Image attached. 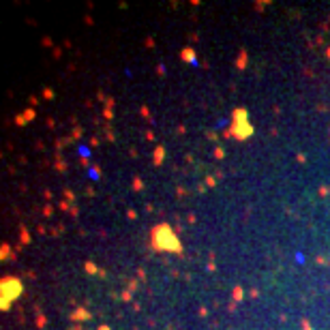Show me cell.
Here are the masks:
<instances>
[{"instance_id":"1","label":"cell","mask_w":330,"mask_h":330,"mask_svg":"<svg viewBox=\"0 0 330 330\" xmlns=\"http://www.w3.org/2000/svg\"><path fill=\"white\" fill-rule=\"evenodd\" d=\"M182 56H184L189 62H195V54H193V49H189V47L182 49Z\"/></svg>"},{"instance_id":"2","label":"cell","mask_w":330,"mask_h":330,"mask_svg":"<svg viewBox=\"0 0 330 330\" xmlns=\"http://www.w3.org/2000/svg\"><path fill=\"white\" fill-rule=\"evenodd\" d=\"M73 319H88V313H86V311H77L73 315Z\"/></svg>"},{"instance_id":"3","label":"cell","mask_w":330,"mask_h":330,"mask_svg":"<svg viewBox=\"0 0 330 330\" xmlns=\"http://www.w3.org/2000/svg\"><path fill=\"white\" fill-rule=\"evenodd\" d=\"M161 154H163V150H161V148H157V154H154V161H157V163L161 161Z\"/></svg>"},{"instance_id":"4","label":"cell","mask_w":330,"mask_h":330,"mask_svg":"<svg viewBox=\"0 0 330 330\" xmlns=\"http://www.w3.org/2000/svg\"><path fill=\"white\" fill-rule=\"evenodd\" d=\"M99 330H110V328H107V326H103V328H99Z\"/></svg>"},{"instance_id":"5","label":"cell","mask_w":330,"mask_h":330,"mask_svg":"<svg viewBox=\"0 0 330 330\" xmlns=\"http://www.w3.org/2000/svg\"><path fill=\"white\" fill-rule=\"evenodd\" d=\"M328 56H330V49H328Z\"/></svg>"}]
</instances>
